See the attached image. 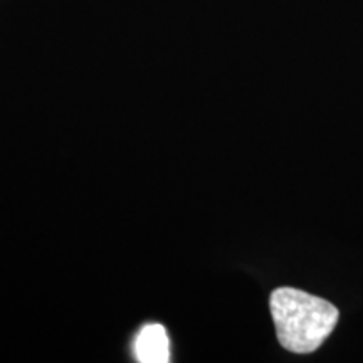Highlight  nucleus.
<instances>
[{"label": "nucleus", "instance_id": "2", "mask_svg": "<svg viewBox=\"0 0 363 363\" xmlns=\"http://www.w3.org/2000/svg\"><path fill=\"white\" fill-rule=\"evenodd\" d=\"M133 353L140 363H169L170 340L162 325H145L133 342Z\"/></svg>", "mask_w": 363, "mask_h": 363}, {"label": "nucleus", "instance_id": "1", "mask_svg": "<svg viewBox=\"0 0 363 363\" xmlns=\"http://www.w3.org/2000/svg\"><path fill=\"white\" fill-rule=\"evenodd\" d=\"M269 306L279 343L293 353L318 350L338 321L330 301L294 288L272 291Z\"/></svg>", "mask_w": 363, "mask_h": 363}]
</instances>
